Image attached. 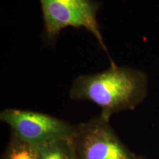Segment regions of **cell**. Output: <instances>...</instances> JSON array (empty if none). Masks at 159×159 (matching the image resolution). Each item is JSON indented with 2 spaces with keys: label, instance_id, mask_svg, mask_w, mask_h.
Instances as JSON below:
<instances>
[{
  "label": "cell",
  "instance_id": "obj_5",
  "mask_svg": "<svg viewBox=\"0 0 159 159\" xmlns=\"http://www.w3.org/2000/svg\"><path fill=\"white\" fill-rule=\"evenodd\" d=\"M1 159H40L39 150L11 133Z\"/></svg>",
  "mask_w": 159,
  "mask_h": 159
},
{
  "label": "cell",
  "instance_id": "obj_4",
  "mask_svg": "<svg viewBox=\"0 0 159 159\" xmlns=\"http://www.w3.org/2000/svg\"><path fill=\"white\" fill-rule=\"evenodd\" d=\"M0 120L8 125L11 133L37 148L71 139L76 127V125L52 115L16 108L2 111Z\"/></svg>",
  "mask_w": 159,
  "mask_h": 159
},
{
  "label": "cell",
  "instance_id": "obj_3",
  "mask_svg": "<svg viewBox=\"0 0 159 159\" xmlns=\"http://www.w3.org/2000/svg\"><path fill=\"white\" fill-rule=\"evenodd\" d=\"M71 140L77 159H144L129 150L101 114L76 125Z\"/></svg>",
  "mask_w": 159,
  "mask_h": 159
},
{
  "label": "cell",
  "instance_id": "obj_6",
  "mask_svg": "<svg viewBox=\"0 0 159 159\" xmlns=\"http://www.w3.org/2000/svg\"><path fill=\"white\" fill-rule=\"evenodd\" d=\"M38 148L40 159H77L71 139H61Z\"/></svg>",
  "mask_w": 159,
  "mask_h": 159
},
{
  "label": "cell",
  "instance_id": "obj_1",
  "mask_svg": "<svg viewBox=\"0 0 159 159\" xmlns=\"http://www.w3.org/2000/svg\"><path fill=\"white\" fill-rule=\"evenodd\" d=\"M144 87V75L114 65L102 72L77 77L69 97L94 103L101 109L99 114L110 119L117 113L132 108L142 98Z\"/></svg>",
  "mask_w": 159,
  "mask_h": 159
},
{
  "label": "cell",
  "instance_id": "obj_2",
  "mask_svg": "<svg viewBox=\"0 0 159 159\" xmlns=\"http://www.w3.org/2000/svg\"><path fill=\"white\" fill-rule=\"evenodd\" d=\"M40 2L46 40L55 41L66 27L84 28L96 38L101 48L109 55L97 22L100 3L94 0H40Z\"/></svg>",
  "mask_w": 159,
  "mask_h": 159
}]
</instances>
